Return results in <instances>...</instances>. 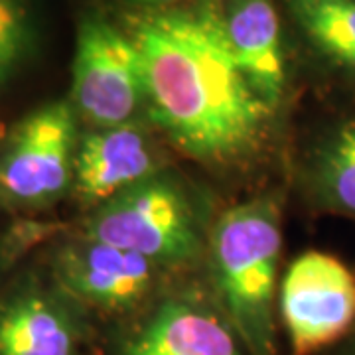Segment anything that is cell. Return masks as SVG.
Here are the masks:
<instances>
[{
	"label": "cell",
	"mask_w": 355,
	"mask_h": 355,
	"mask_svg": "<svg viewBox=\"0 0 355 355\" xmlns=\"http://www.w3.org/2000/svg\"><path fill=\"white\" fill-rule=\"evenodd\" d=\"M156 162L153 140L139 123L95 128L77 144L73 188L81 202L99 207L156 176Z\"/></svg>",
	"instance_id": "7"
},
{
	"label": "cell",
	"mask_w": 355,
	"mask_h": 355,
	"mask_svg": "<svg viewBox=\"0 0 355 355\" xmlns=\"http://www.w3.org/2000/svg\"><path fill=\"white\" fill-rule=\"evenodd\" d=\"M156 266L132 251L91 237L65 247L58 259L65 286L103 310H125L140 302L153 286Z\"/></svg>",
	"instance_id": "9"
},
{
	"label": "cell",
	"mask_w": 355,
	"mask_h": 355,
	"mask_svg": "<svg viewBox=\"0 0 355 355\" xmlns=\"http://www.w3.org/2000/svg\"><path fill=\"white\" fill-rule=\"evenodd\" d=\"M128 34L142 58L146 113L178 150L233 164L261 146L272 109L235 62L217 0L144 10Z\"/></svg>",
	"instance_id": "1"
},
{
	"label": "cell",
	"mask_w": 355,
	"mask_h": 355,
	"mask_svg": "<svg viewBox=\"0 0 355 355\" xmlns=\"http://www.w3.org/2000/svg\"><path fill=\"white\" fill-rule=\"evenodd\" d=\"M292 22L318 55L355 77V0H284Z\"/></svg>",
	"instance_id": "12"
},
{
	"label": "cell",
	"mask_w": 355,
	"mask_h": 355,
	"mask_svg": "<svg viewBox=\"0 0 355 355\" xmlns=\"http://www.w3.org/2000/svg\"><path fill=\"white\" fill-rule=\"evenodd\" d=\"M280 249V209L270 196L229 207L211 231L209 254L217 291L254 355L272 352Z\"/></svg>",
	"instance_id": "2"
},
{
	"label": "cell",
	"mask_w": 355,
	"mask_h": 355,
	"mask_svg": "<svg viewBox=\"0 0 355 355\" xmlns=\"http://www.w3.org/2000/svg\"><path fill=\"white\" fill-rule=\"evenodd\" d=\"M85 237L111 243L154 265H180L200 253V225L184 190L153 176L95 209Z\"/></svg>",
	"instance_id": "3"
},
{
	"label": "cell",
	"mask_w": 355,
	"mask_h": 355,
	"mask_svg": "<svg viewBox=\"0 0 355 355\" xmlns=\"http://www.w3.org/2000/svg\"><path fill=\"white\" fill-rule=\"evenodd\" d=\"M71 101L95 128L137 123L146 111L139 46L101 14H85L77 26Z\"/></svg>",
	"instance_id": "4"
},
{
	"label": "cell",
	"mask_w": 355,
	"mask_h": 355,
	"mask_svg": "<svg viewBox=\"0 0 355 355\" xmlns=\"http://www.w3.org/2000/svg\"><path fill=\"white\" fill-rule=\"evenodd\" d=\"M77 144L71 103H48L28 114L0 158V196L18 205L58 200L73 184Z\"/></svg>",
	"instance_id": "5"
},
{
	"label": "cell",
	"mask_w": 355,
	"mask_h": 355,
	"mask_svg": "<svg viewBox=\"0 0 355 355\" xmlns=\"http://www.w3.org/2000/svg\"><path fill=\"white\" fill-rule=\"evenodd\" d=\"M280 314L291 355H312L338 342L355 322L354 272L334 254H300L280 284Z\"/></svg>",
	"instance_id": "6"
},
{
	"label": "cell",
	"mask_w": 355,
	"mask_h": 355,
	"mask_svg": "<svg viewBox=\"0 0 355 355\" xmlns=\"http://www.w3.org/2000/svg\"><path fill=\"white\" fill-rule=\"evenodd\" d=\"M318 188L326 202L355 214V123L331 135L318 156Z\"/></svg>",
	"instance_id": "13"
},
{
	"label": "cell",
	"mask_w": 355,
	"mask_h": 355,
	"mask_svg": "<svg viewBox=\"0 0 355 355\" xmlns=\"http://www.w3.org/2000/svg\"><path fill=\"white\" fill-rule=\"evenodd\" d=\"M0 355H76L73 324L46 294H16L0 308Z\"/></svg>",
	"instance_id": "11"
},
{
	"label": "cell",
	"mask_w": 355,
	"mask_h": 355,
	"mask_svg": "<svg viewBox=\"0 0 355 355\" xmlns=\"http://www.w3.org/2000/svg\"><path fill=\"white\" fill-rule=\"evenodd\" d=\"M217 8L231 53L243 76L275 111L288 81L277 0H217Z\"/></svg>",
	"instance_id": "8"
},
{
	"label": "cell",
	"mask_w": 355,
	"mask_h": 355,
	"mask_svg": "<svg viewBox=\"0 0 355 355\" xmlns=\"http://www.w3.org/2000/svg\"><path fill=\"white\" fill-rule=\"evenodd\" d=\"M123 355H241V349L214 312L188 300H170L127 343Z\"/></svg>",
	"instance_id": "10"
},
{
	"label": "cell",
	"mask_w": 355,
	"mask_h": 355,
	"mask_svg": "<svg viewBox=\"0 0 355 355\" xmlns=\"http://www.w3.org/2000/svg\"><path fill=\"white\" fill-rule=\"evenodd\" d=\"M30 18L22 0H0V81L24 60L30 46Z\"/></svg>",
	"instance_id": "14"
},
{
	"label": "cell",
	"mask_w": 355,
	"mask_h": 355,
	"mask_svg": "<svg viewBox=\"0 0 355 355\" xmlns=\"http://www.w3.org/2000/svg\"><path fill=\"white\" fill-rule=\"evenodd\" d=\"M137 6H142L144 10H164V8H176L184 0H128Z\"/></svg>",
	"instance_id": "15"
}]
</instances>
